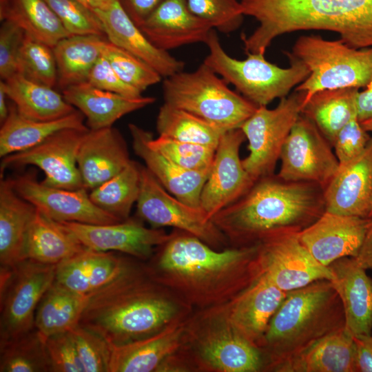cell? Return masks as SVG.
Instances as JSON below:
<instances>
[{
	"label": "cell",
	"instance_id": "1",
	"mask_svg": "<svg viewBox=\"0 0 372 372\" xmlns=\"http://www.w3.org/2000/svg\"><path fill=\"white\" fill-rule=\"evenodd\" d=\"M257 244L217 250L174 229L145 261L150 276L194 309L223 304L260 276Z\"/></svg>",
	"mask_w": 372,
	"mask_h": 372
},
{
	"label": "cell",
	"instance_id": "2",
	"mask_svg": "<svg viewBox=\"0 0 372 372\" xmlns=\"http://www.w3.org/2000/svg\"><path fill=\"white\" fill-rule=\"evenodd\" d=\"M194 309L149 273L134 258L118 277L89 296L79 325L112 346L152 335Z\"/></svg>",
	"mask_w": 372,
	"mask_h": 372
},
{
	"label": "cell",
	"instance_id": "3",
	"mask_svg": "<svg viewBox=\"0 0 372 372\" xmlns=\"http://www.w3.org/2000/svg\"><path fill=\"white\" fill-rule=\"evenodd\" d=\"M326 210L324 189L306 181H287L274 175L262 178L211 220L232 247L256 244L265 236L298 232Z\"/></svg>",
	"mask_w": 372,
	"mask_h": 372
},
{
	"label": "cell",
	"instance_id": "4",
	"mask_svg": "<svg viewBox=\"0 0 372 372\" xmlns=\"http://www.w3.org/2000/svg\"><path fill=\"white\" fill-rule=\"evenodd\" d=\"M258 26L242 40L246 54H265L271 42L299 30L335 32L348 45L372 47V0H240Z\"/></svg>",
	"mask_w": 372,
	"mask_h": 372
},
{
	"label": "cell",
	"instance_id": "5",
	"mask_svg": "<svg viewBox=\"0 0 372 372\" xmlns=\"http://www.w3.org/2000/svg\"><path fill=\"white\" fill-rule=\"evenodd\" d=\"M344 327L342 304L330 280L287 292L265 335L264 371Z\"/></svg>",
	"mask_w": 372,
	"mask_h": 372
},
{
	"label": "cell",
	"instance_id": "6",
	"mask_svg": "<svg viewBox=\"0 0 372 372\" xmlns=\"http://www.w3.org/2000/svg\"><path fill=\"white\" fill-rule=\"evenodd\" d=\"M189 371H264L262 352L244 339L218 306L194 311L187 318L178 350Z\"/></svg>",
	"mask_w": 372,
	"mask_h": 372
},
{
	"label": "cell",
	"instance_id": "7",
	"mask_svg": "<svg viewBox=\"0 0 372 372\" xmlns=\"http://www.w3.org/2000/svg\"><path fill=\"white\" fill-rule=\"evenodd\" d=\"M205 44L209 53L203 63L257 107L287 96L310 74L307 66L291 52L286 53L290 61L287 68L269 62L261 54L247 53L244 60L231 57L223 48L215 29L211 30Z\"/></svg>",
	"mask_w": 372,
	"mask_h": 372
},
{
	"label": "cell",
	"instance_id": "8",
	"mask_svg": "<svg viewBox=\"0 0 372 372\" xmlns=\"http://www.w3.org/2000/svg\"><path fill=\"white\" fill-rule=\"evenodd\" d=\"M205 63L165 78L164 103L190 112L227 132L240 128L258 107L231 90Z\"/></svg>",
	"mask_w": 372,
	"mask_h": 372
},
{
	"label": "cell",
	"instance_id": "9",
	"mask_svg": "<svg viewBox=\"0 0 372 372\" xmlns=\"http://www.w3.org/2000/svg\"><path fill=\"white\" fill-rule=\"evenodd\" d=\"M291 53L310 70L295 90L306 92L303 106L319 91L366 87L372 79V47L358 49L341 39L309 35L299 37Z\"/></svg>",
	"mask_w": 372,
	"mask_h": 372
},
{
	"label": "cell",
	"instance_id": "10",
	"mask_svg": "<svg viewBox=\"0 0 372 372\" xmlns=\"http://www.w3.org/2000/svg\"><path fill=\"white\" fill-rule=\"evenodd\" d=\"M305 96V92L295 90L280 99L273 109L258 107L240 126L249 152L242 160V165L255 182L273 175L285 141L302 113Z\"/></svg>",
	"mask_w": 372,
	"mask_h": 372
},
{
	"label": "cell",
	"instance_id": "11",
	"mask_svg": "<svg viewBox=\"0 0 372 372\" xmlns=\"http://www.w3.org/2000/svg\"><path fill=\"white\" fill-rule=\"evenodd\" d=\"M56 267L25 259L0 269V341L34 328L37 306L54 281Z\"/></svg>",
	"mask_w": 372,
	"mask_h": 372
},
{
	"label": "cell",
	"instance_id": "12",
	"mask_svg": "<svg viewBox=\"0 0 372 372\" xmlns=\"http://www.w3.org/2000/svg\"><path fill=\"white\" fill-rule=\"evenodd\" d=\"M136 214L153 228L171 227L188 232L217 250L227 248L229 244L201 207L186 204L173 196L143 165Z\"/></svg>",
	"mask_w": 372,
	"mask_h": 372
},
{
	"label": "cell",
	"instance_id": "13",
	"mask_svg": "<svg viewBox=\"0 0 372 372\" xmlns=\"http://www.w3.org/2000/svg\"><path fill=\"white\" fill-rule=\"evenodd\" d=\"M256 244L260 274L285 292L333 278L329 267L317 261L302 245L298 232L269 234Z\"/></svg>",
	"mask_w": 372,
	"mask_h": 372
},
{
	"label": "cell",
	"instance_id": "14",
	"mask_svg": "<svg viewBox=\"0 0 372 372\" xmlns=\"http://www.w3.org/2000/svg\"><path fill=\"white\" fill-rule=\"evenodd\" d=\"M331 144L301 113L282 147L279 178L316 183L324 189L339 169Z\"/></svg>",
	"mask_w": 372,
	"mask_h": 372
},
{
	"label": "cell",
	"instance_id": "15",
	"mask_svg": "<svg viewBox=\"0 0 372 372\" xmlns=\"http://www.w3.org/2000/svg\"><path fill=\"white\" fill-rule=\"evenodd\" d=\"M88 130H61L31 148L1 158V174L9 168L34 165L44 172L41 183L45 185L70 190L83 188L77 156Z\"/></svg>",
	"mask_w": 372,
	"mask_h": 372
},
{
	"label": "cell",
	"instance_id": "16",
	"mask_svg": "<svg viewBox=\"0 0 372 372\" xmlns=\"http://www.w3.org/2000/svg\"><path fill=\"white\" fill-rule=\"evenodd\" d=\"M245 139L240 128L234 129L224 133L217 146L200 198V206L210 219L242 197L255 183L240 158V148Z\"/></svg>",
	"mask_w": 372,
	"mask_h": 372
},
{
	"label": "cell",
	"instance_id": "17",
	"mask_svg": "<svg viewBox=\"0 0 372 372\" xmlns=\"http://www.w3.org/2000/svg\"><path fill=\"white\" fill-rule=\"evenodd\" d=\"M12 180L21 197L56 222L94 225L121 222L94 204L84 187L70 190L48 186L39 181L32 172L17 175Z\"/></svg>",
	"mask_w": 372,
	"mask_h": 372
},
{
	"label": "cell",
	"instance_id": "18",
	"mask_svg": "<svg viewBox=\"0 0 372 372\" xmlns=\"http://www.w3.org/2000/svg\"><path fill=\"white\" fill-rule=\"evenodd\" d=\"M86 248L100 251L127 254L147 261L157 247L170 236L159 228L146 227L139 218L112 224L94 225L76 222H58Z\"/></svg>",
	"mask_w": 372,
	"mask_h": 372
},
{
	"label": "cell",
	"instance_id": "19",
	"mask_svg": "<svg viewBox=\"0 0 372 372\" xmlns=\"http://www.w3.org/2000/svg\"><path fill=\"white\" fill-rule=\"evenodd\" d=\"M370 218L325 211L298 232L302 245L324 266L344 257L355 258L363 244Z\"/></svg>",
	"mask_w": 372,
	"mask_h": 372
},
{
	"label": "cell",
	"instance_id": "20",
	"mask_svg": "<svg viewBox=\"0 0 372 372\" xmlns=\"http://www.w3.org/2000/svg\"><path fill=\"white\" fill-rule=\"evenodd\" d=\"M286 294L260 274L233 299L218 307L232 327L262 351L269 322Z\"/></svg>",
	"mask_w": 372,
	"mask_h": 372
},
{
	"label": "cell",
	"instance_id": "21",
	"mask_svg": "<svg viewBox=\"0 0 372 372\" xmlns=\"http://www.w3.org/2000/svg\"><path fill=\"white\" fill-rule=\"evenodd\" d=\"M326 211L346 216L372 215V137L364 152L339 169L324 189Z\"/></svg>",
	"mask_w": 372,
	"mask_h": 372
},
{
	"label": "cell",
	"instance_id": "22",
	"mask_svg": "<svg viewBox=\"0 0 372 372\" xmlns=\"http://www.w3.org/2000/svg\"><path fill=\"white\" fill-rule=\"evenodd\" d=\"M328 267L342 304L345 329L353 338L371 335L372 278L353 257L341 258Z\"/></svg>",
	"mask_w": 372,
	"mask_h": 372
},
{
	"label": "cell",
	"instance_id": "23",
	"mask_svg": "<svg viewBox=\"0 0 372 372\" xmlns=\"http://www.w3.org/2000/svg\"><path fill=\"white\" fill-rule=\"evenodd\" d=\"M139 28L154 46L167 52L185 45L205 43L214 29L191 11L187 0H164Z\"/></svg>",
	"mask_w": 372,
	"mask_h": 372
},
{
	"label": "cell",
	"instance_id": "24",
	"mask_svg": "<svg viewBox=\"0 0 372 372\" xmlns=\"http://www.w3.org/2000/svg\"><path fill=\"white\" fill-rule=\"evenodd\" d=\"M131 161L126 142L117 129H89L77 156L83 187L94 189L118 174Z\"/></svg>",
	"mask_w": 372,
	"mask_h": 372
},
{
	"label": "cell",
	"instance_id": "25",
	"mask_svg": "<svg viewBox=\"0 0 372 372\" xmlns=\"http://www.w3.org/2000/svg\"><path fill=\"white\" fill-rule=\"evenodd\" d=\"M94 12L101 21L110 42L149 64L162 77L183 70L184 62L154 46L131 19L118 0H114L103 10Z\"/></svg>",
	"mask_w": 372,
	"mask_h": 372
},
{
	"label": "cell",
	"instance_id": "26",
	"mask_svg": "<svg viewBox=\"0 0 372 372\" xmlns=\"http://www.w3.org/2000/svg\"><path fill=\"white\" fill-rule=\"evenodd\" d=\"M134 259L85 247L56 265L54 282L89 296L118 277Z\"/></svg>",
	"mask_w": 372,
	"mask_h": 372
},
{
	"label": "cell",
	"instance_id": "27",
	"mask_svg": "<svg viewBox=\"0 0 372 372\" xmlns=\"http://www.w3.org/2000/svg\"><path fill=\"white\" fill-rule=\"evenodd\" d=\"M128 127L134 153L160 183L182 202L200 207L201 192L209 172L180 167L150 146L149 141L153 136L151 132L133 123H130Z\"/></svg>",
	"mask_w": 372,
	"mask_h": 372
},
{
	"label": "cell",
	"instance_id": "28",
	"mask_svg": "<svg viewBox=\"0 0 372 372\" xmlns=\"http://www.w3.org/2000/svg\"><path fill=\"white\" fill-rule=\"evenodd\" d=\"M187 318L176 320L146 338L111 345L109 372H158L165 361L179 350Z\"/></svg>",
	"mask_w": 372,
	"mask_h": 372
},
{
	"label": "cell",
	"instance_id": "29",
	"mask_svg": "<svg viewBox=\"0 0 372 372\" xmlns=\"http://www.w3.org/2000/svg\"><path fill=\"white\" fill-rule=\"evenodd\" d=\"M276 372H357L354 338L345 327L273 365Z\"/></svg>",
	"mask_w": 372,
	"mask_h": 372
},
{
	"label": "cell",
	"instance_id": "30",
	"mask_svg": "<svg viewBox=\"0 0 372 372\" xmlns=\"http://www.w3.org/2000/svg\"><path fill=\"white\" fill-rule=\"evenodd\" d=\"M65 101L86 117L90 130L113 127L122 116L154 103L152 96L129 98L99 89L87 82L70 85L62 90Z\"/></svg>",
	"mask_w": 372,
	"mask_h": 372
},
{
	"label": "cell",
	"instance_id": "31",
	"mask_svg": "<svg viewBox=\"0 0 372 372\" xmlns=\"http://www.w3.org/2000/svg\"><path fill=\"white\" fill-rule=\"evenodd\" d=\"M36 207L14 190L12 178L0 181V269L25 260V246Z\"/></svg>",
	"mask_w": 372,
	"mask_h": 372
},
{
	"label": "cell",
	"instance_id": "32",
	"mask_svg": "<svg viewBox=\"0 0 372 372\" xmlns=\"http://www.w3.org/2000/svg\"><path fill=\"white\" fill-rule=\"evenodd\" d=\"M84 115L78 110L52 121H36L21 116L14 103L0 129V157L31 148L61 130L87 127Z\"/></svg>",
	"mask_w": 372,
	"mask_h": 372
},
{
	"label": "cell",
	"instance_id": "33",
	"mask_svg": "<svg viewBox=\"0 0 372 372\" xmlns=\"http://www.w3.org/2000/svg\"><path fill=\"white\" fill-rule=\"evenodd\" d=\"M8 99L25 118L52 121L74 112L76 109L52 87L31 81L16 73L1 80Z\"/></svg>",
	"mask_w": 372,
	"mask_h": 372
},
{
	"label": "cell",
	"instance_id": "34",
	"mask_svg": "<svg viewBox=\"0 0 372 372\" xmlns=\"http://www.w3.org/2000/svg\"><path fill=\"white\" fill-rule=\"evenodd\" d=\"M106 37L96 35H70L54 47L58 80L62 90L70 85L87 82L88 76L102 55Z\"/></svg>",
	"mask_w": 372,
	"mask_h": 372
},
{
	"label": "cell",
	"instance_id": "35",
	"mask_svg": "<svg viewBox=\"0 0 372 372\" xmlns=\"http://www.w3.org/2000/svg\"><path fill=\"white\" fill-rule=\"evenodd\" d=\"M84 248L72 233L37 209L28 234L25 259L57 265Z\"/></svg>",
	"mask_w": 372,
	"mask_h": 372
},
{
	"label": "cell",
	"instance_id": "36",
	"mask_svg": "<svg viewBox=\"0 0 372 372\" xmlns=\"http://www.w3.org/2000/svg\"><path fill=\"white\" fill-rule=\"evenodd\" d=\"M0 19L13 22L52 48L71 35L45 0H0Z\"/></svg>",
	"mask_w": 372,
	"mask_h": 372
},
{
	"label": "cell",
	"instance_id": "37",
	"mask_svg": "<svg viewBox=\"0 0 372 372\" xmlns=\"http://www.w3.org/2000/svg\"><path fill=\"white\" fill-rule=\"evenodd\" d=\"M88 298L54 281L37 306L34 327L45 338L70 331L79 325Z\"/></svg>",
	"mask_w": 372,
	"mask_h": 372
},
{
	"label": "cell",
	"instance_id": "38",
	"mask_svg": "<svg viewBox=\"0 0 372 372\" xmlns=\"http://www.w3.org/2000/svg\"><path fill=\"white\" fill-rule=\"evenodd\" d=\"M357 88L324 90L315 93L303 106L308 117L331 144L339 131L357 116Z\"/></svg>",
	"mask_w": 372,
	"mask_h": 372
},
{
	"label": "cell",
	"instance_id": "39",
	"mask_svg": "<svg viewBox=\"0 0 372 372\" xmlns=\"http://www.w3.org/2000/svg\"><path fill=\"white\" fill-rule=\"evenodd\" d=\"M141 167L132 160L118 174L90 190L91 200L119 220L128 219L140 192Z\"/></svg>",
	"mask_w": 372,
	"mask_h": 372
},
{
	"label": "cell",
	"instance_id": "40",
	"mask_svg": "<svg viewBox=\"0 0 372 372\" xmlns=\"http://www.w3.org/2000/svg\"><path fill=\"white\" fill-rule=\"evenodd\" d=\"M159 136L216 149L225 131L182 109L164 103L156 118Z\"/></svg>",
	"mask_w": 372,
	"mask_h": 372
},
{
	"label": "cell",
	"instance_id": "41",
	"mask_svg": "<svg viewBox=\"0 0 372 372\" xmlns=\"http://www.w3.org/2000/svg\"><path fill=\"white\" fill-rule=\"evenodd\" d=\"M45 341L35 327L0 341V371L52 372Z\"/></svg>",
	"mask_w": 372,
	"mask_h": 372
},
{
	"label": "cell",
	"instance_id": "42",
	"mask_svg": "<svg viewBox=\"0 0 372 372\" xmlns=\"http://www.w3.org/2000/svg\"><path fill=\"white\" fill-rule=\"evenodd\" d=\"M17 73L42 85L52 87L57 85V67L52 48L25 34L18 58Z\"/></svg>",
	"mask_w": 372,
	"mask_h": 372
},
{
	"label": "cell",
	"instance_id": "43",
	"mask_svg": "<svg viewBox=\"0 0 372 372\" xmlns=\"http://www.w3.org/2000/svg\"><path fill=\"white\" fill-rule=\"evenodd\" d=\"M102 55L125 83L141 93L162 79L149 64L108 40L103 45Z\"/></svg>",
	"mask_w": 372,
	"mask_h": 372
},
{
	"label": "cell",
	"instance_id": "44",
	"mask_svg": "<svg viewBox=\"0 0 372 372\" xmlns=\"http://www.w3.org/2000/svg\"><path fill=\"white\" fill-rule=\"evenodd\" d=\"M152 147L180 167L192 171L209 172L216 149L211 147L159 136L149 138Z\"/></svg>",
	"mask_w": 372,
	"mask_h": 372
},
{
	"label": "cell",
	"instance_id": "45",
	"mask_svg": "<svg viewBox=\"0 0 372 372\" xmlns=\"http://www.w3.org/2000/svg\"><path fill=\"white\" fill-rule=\"evenodd\" d=\"M45 1L70 34H96L106 37L98 16L78 0Z\"/></svg>",
	"mask_w": 372,
	"mask_h": 372
},
{
	"label": "cell",
	"instance_id": "46",
	"mask_svg": "<svg viewBox=\"0 0 372 372\" xmlns=\"http://www.w3.org/2000/svg\"><path fill=\"white\" fill-rule=\"evenodd\" d=\"M191 11L208 21L214 29L229 34L242 25L244 14L240 0H187Z\"/></svg>",
	"mask_w": 372,
	"mask_h": 372
},
{
	"label": "cell",
	"instance_id": "47",
	"mask_svg": "<svg viewBox=\"0 0 372 372\" xmlns=\"http://www.w3.org/2000/svg\"><path fill=\"white\" fill-rule=\"evenodd\" d=\"M85 372H109L112 346L97 333L77 325L70 331Z\"/></svg>",
	"mask_w": 372,
	"mask_h": 372
},
{
	"label": "cell",
	"instance_id": "48",
	"mask_svg": "<svg viewBox=\"0 0 372 372\" xmlns=\"http://www.w3.org/2000/svg\"><path fill=\"white\" fill-rule=\"evenodd\" d=\"M368 132L357 116L339 131L332 143L339 165L350 162L364 152L372 137Z\"/></svg>",
	"mask_w": 372,
	"mask_h": 372
},
{
	"label": "cell",
	"instance_id": "49",
	"mask_svg": "<svg viewBox=\"0 0 372 372\" xmlns=\"http://www.w3.org/2000/svg\"><path fill=\"white\" fill-rule=\"evenodd\" d=\"M45 344L52 372H85L70 331L47 338Z\"/></svg>",
	"mask_w": 372,
	"mask_h": 372
},
{
	"label": "cell",
	"instance_id": "50",
	"mask_svg": "<svg viewBox=\"0 0 372 372\" xmlns=\"http://www.w3.org/2000/svg\"><path fill=\"white\" fill-rule=\"evenodd\" d=\"M24 30L10 21H3L0 28V76L6 80L17 73L20 50Z\"/></svg>",
	"mask_w": 372,
	"mask_h": 372
},
{
	"label": "cell",
	"instance_id": "51",
	"mask_svg": "<svg viewBox=\"0 0 372 372\" xmlns=\"http://www.w3.org/2000/svg\"><path fill=\"white\" fill-rule=\"evenodd\" d=\"M87 82L99 89L129 98L143 96L141 92L125 83L118 76L103 55L92 68Z\"/></svg>",
	"mask_w": 372,
	"mask_h": 372
},
{
	"label": "cell",
	"instance_id": "52",
	"mask_svg": "<svg viewBox=\"0 0 372 372\" xmlns=\"http://www.w3.org/2000/svg\"><path fill=\"white\" fill-rule=\"evenodd\" d=\"M121 6L139 27L164 0H118Z\"/></svg>",
	"mask_w": 372,
	"mask_h": 372
},
{
	"label": "cell",
	"instance_id": "53",
	"mask_svg": "<svg viewBox=\"0 0 372 372\" xmlns=\"http://www.w3.org/2000/svg\"><path fill=\"white\" fill-rule=\"evenodd\" d=\"M357 372H372V335L354 338Z\"/></svg>",
	"mask_w": 372,
	"mask_h": 372
},
{
	"label": "cell",
	"instance_id": "54",
	"mask_svg": "<svg viewBox=\"0 0 372 372\" xmlns=\"http://www.w3.org/2000/svg\"><path fill=\"white\" fill-rule=\"evenodd\" d=\"M357 117L362 123L372 118V79L362 92H358L356 99Z\"/></svg>",
	"mask_w": 372,
	"mask_h": 372
},
{
	"label": "cell",
	"instance_id": "55",
	"mask_svg": "<svg viewBox=\"0 0 372 372\" xmlns=\"http://www.w3.org/2000/svg\"><path fill=\"white\" fill-rule=\"evenodd\" d=\"M355 259L362 267L372 271V217L370 218L362 247Z\"/></svg>",
	"mask_w": 372,
	"mask_h": 372
},
{
	"label": "cell",
	"instance_id": "56",
	"mask_svg": "<svg viewBox=\"0 0 372 372\" xmlns=\"http://www.w3.org/2000/svg\"><path fill=\"white\" fill-rule=\"evenodd\" d=\"M7 94L0 82V121L1 124L6 119L9 114V105L6 103Z\"/></svg>",
	"mask_w": 372,
	"mask_h": 372
},
{
	"label": "cell",
	"instance_id": "57",
	"mask_svg": "<svg viewBox=\"0 0 372 372\" xmlns=\"http://www.w3.org/2000/svg\"><path fill=\"white\" fill-rule=\"evenodd\" d=\"M91 10H103L107 8L114 0H78Z\"/></svg>",
	"mask_w": 372,
	"mask_h": 372
},
{
	"label": "cell",
	"instance_id": "58",
	"mask_svg": "<svg viewBox=\"0 0 372 372\" xmlns=\"http://www.w3.org/2000/svg\"><path fill=\"white\" fill-rule=\"evenodd\" d=\"M361 124L367 132H372V118L364 121Z\"/></svg>",
	"mask_w": 372,
	"mask_h": 372
},
{
	"label": "cell",
	"instance_id": "59",
	"mask_svg": "<svg viewBox=\"0 0 372 372\" xmlns=\"http://www.w3.org/2000/svg\"><path fill=\"white\" fill-rule=\"evenodd\" d=\"M371 217H372V215H371Z\"/></svg>",
	"mask_w": 372,
	"mask_h": 372
}]
</instances>
